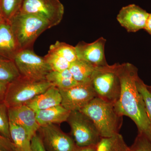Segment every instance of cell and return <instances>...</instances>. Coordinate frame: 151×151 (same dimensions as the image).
<instances>
[{
	"instance_id": "6da1fadb",
	"label": "cell",
	"mask_w": 151,
	"mask_h": 151,
	"mask_svg": "<svg viewBox=\"0 0 151 151\" xmlns=\"http://www.w3.org/2000/svg\"><path fill=\"white\" fill-rule=\"evenodd\" d=\"M115 64L121 83L120 97L114 104L116 111L121 116H128L132 119L138 132H146L151 124L137 86L139 78L138 69L129 63Z\"/></svg>"
},
{
	"instance_id": "7a4b0ae2",
	"label": "cell",
	"mask_w": 151,
	"mask_h": 151,
	"mask_svg": "<svg viewBox=\"0 0 151 151\" xmlns=\"http://www.w3.org/2000/svg\"><path fill=\"white\" fill-rule=\"evenodd\" d=\"M79 111L92 120L101 138L119 134L123 116L118 113L113 103L96 97Z\"/></svg>"
},
{
	"instance_id": "3957f363",
	"label": "cell",
	"mask_w": 151,
	"mask_h": 151,
	"mask_svg": "<svg viewBox=\"0 0 151 151\" xmlns=\"http://www.w3.org/2000/svg\"><path fill=\"white\" fill-rule=\"evenodd\" d=\"M20 50L32 49L37 37L50 28L46 21L39 17L19 12L9 21Z\"/></svg>"
},
{
	"instance_id": "277c9868",
	"label": "cell",
	"mask_w": 151,
	"mask_h": 151,
	"mask_svg": "<svg viewBox=\"0 0 151 151\" xmlns=\"http://www.w3.org/2000/svg\"><path fill=\"white\" fill-rule=\"evenodd\" d=\"M52 85L46 80L35 81L20 76L9 84L4 102L8 108L26 105Z\"/></svg>"
},
{
	"instance_id": "5b68a950",
	"label": "cell",
	"mask_w": 151,
	"mask_h": 151,
	"mask_svg": "<svg viewBox=\"0 0 151 151\" xmlns=\"http://www.w3.org/2000/svg\"><path fill=\"white\" fill-rule=\"evenodd\" d=\"M66 122L77 147L97 145L102 138L92 120L80 111H70Z\"/></svg>"
},
{
	"instance_id": "8992f818",
	"label": "cell",
	"mask_w": 151,
	"mask_h": 151,
	"mask_svg": "<svg viewBox=\"0 0 151 151\" xmlns=\"http://www.w3.org/2000/svg\"><path fill=\"white\" fill-rule=\"evenodd\" d=\"M92 84L97 97L114 104L119 100L121 83L115 64L98 68Z\"/></svg>"
},
{
	"instance_id": "52a82bcc",
	"label": "cell",
	"mask_w": 151,
	"mask_h": 151,
	"mask_svg": "<svg viewBox=\"0 0 151 151\" xmlns=\"http://www.w3.org/2000/svg\"><path fill=\"white\" fill-rule=\"evenodd\" d=\"M14 60L21 76L31 80H46L52 70L44 57L36 54L32 49L20 50Z\"/></svg>"
},
{
	"instance_id": "ba28073f",
	"label": "cell",
	"mask_w": 151,
	"mask_h": 151,
	"mask_svg": "<svg viewBox=\"0 0 151 151\" xmlns=\"http://www.w3.org/2000/svg\"><path fill=\"white\" fill-rule=\"evenodd\" d=\"M19 12L39 17L51 28L62 21L64 7L59 0H23Z\"/></svg>"
},
{
	"instance_id": "9c48e42d",
	"label": "cell",
	"mask_w": 151,
	"mask_h": 151,
	"mask_svg": "<svg viewBox=\"0 0 151 151\" xmlns=\"http://www.w3.org/2000/svg\"><path fill=\"white\" fill-rule=\"evenodd\" d=\"M59 89L62 97L61 105L70 111H80L97 97L92 82L78 83L68 89Z\"/></svg>"
},
{
	"instance_id": "30bf717a",
	"label": "cell",
	"mask_w": 151,
	"mask_h": 151,
	"mask_svg": "<svg viewBox=\"0 0 151 151\" xmlns=\"http://www.w3.org/2000/svg\"><path fill=\"white\" fill-rule=\"evenodd\" d=\"M37 134L47 151H73L76 147L73 138L56 124L41 126Z\"/></svg>"
},
{
	"instance_id": "8fae6325",
	"label": "cell",
	"mask_w": 151,
	"mask_h": 151,
	"mask_svg": "<svg viewBox=\"0 0 151 151\" xmlns=\"http://www.w3.org/2000/svg\"><path fill=\"white\" fill-rule=\"evenodd\" d=\"M106 41L101 37L92 43L79 42L75 47L78 59L84 60L96 68L108 65L105 55Z\"/></svg>"
},
{
	"instance_id": "7c38bea8",
	"label": "cell",
	"mask_w": 151,
	"mask_h": 151,
	"mask_svg": "<svg viewBox=\"0 0 151 151\" xmlns=\"http://www.w3.org/2000/svg\"><path fill=\"white\" fill-rule=\"evenodd\" d=\"M149 13L135 4H130L121 9L117 20L129 32H135L144 29Z\"/></svg>"
},
{
	"instance_id": "4fadbf2b",
	"label": "cell",
	"mask_w": 151,
	"mask_h": 151,
	"mask_svg": "<svg viewBox=\"0 0 151 151\" xmlns=\"http://www.w3.org/2000/svg\"><path fill=\"white\" fill-rule=\"evenodd\" d=\"M10 122L22 127L31 137L37 133L40 126L36 118L35 112L26 105L8 108Z\"/></svg>"
},
{
	"instance_id": "5bb4252c",
	"label": "cell",
	"mask_w": 151,
	"mask_h": 151,
	"mask_svg": "<svg viewBox=\"0 0 151 151\" xmlns=\"http://www.w3.org/2000/svg\"><path fill=\"white\" fill-rule=\"evenodd\" d=\"M20 50L10 23L4 19L0 22V55L14 60Z\"/></svg>"
},
{
	"instance_id": "9a60e30c",
	"label": "cell",
	"mask_w": 151,
	"mask_h": 151,
	"mask_svg": "<svg viewBox=\"0 0 151 151\" xmlns=\"http://www.w3.org/2000/svg\"><path fill=\"white\" fill-rule=\"evenodd\" d=\"M62 97L59 89L52 85L36 96L26 105L36 112L60 105Z\"/></svg>"
},
{
	"instance_id": "2e32d148",
	"label": "cell",
	"mask_w": 151,
	"mask_h": 151,
	"mask_svg": "<svg viewBox=\"0 0 151 151\" xmlns=\"http://www.w3.org/2000/svg\"><path fill=\"white\" fill-rule=\"evenodd\" d=\"M70 111L62 105L36 111V118L40 126L60 124L66 122Z\"/></svg>"
},
{
	"instance_id": "e0dca14e",
	"label": "cell",
	"mask_w": 151,
	"mask_h": 151,
	"mask_svg": "<svg viewBox=\"0 0 151 151\" xmlns=\"http://www.w3.org/2000/svg\"><path fill=\"white\" fill-rule=\"evenodd\" d=\"M98 69L89 63L77 59L70 63L68 69L78 84L92 82Z\"/></svg>"
},
{
	"instance_id": "ac0fdd59",
	"label": "cell",
	"mask_w": 151,
	"mask_h": 151,
	"mask_svg": "<svg viewBox=\"0 0 151 151\" xmlns=\"http://www.w3.org/2000/svg\"><path fill=\"white\" fill-rule=\"evenodd\" d=\"M9 125L11 140L16 151H31L32 137L20 126L10 121Z\"/></svg>"
},
{
	"instance_id": "d6986e66",
	"label": "cell",
	"mask_w": 151,
	"mask_h": 151,
	"mask_svg": "<svg viewBox=\"0 0 151 151\" xmlns=\"http://www.w3.org/2000/svg\"><path fill=\"white\" fill-rule=\"evenodd\" d=\"M46 80L59 89H68L78 84L68 69L61 71L52 70Z\"/></svg>"
},
{
	"instance_id": "ffe728a7",
	"label": "cell",
	"mask_w": 151,
	"mask_h": 151,
	"mask_svg": "<svg viewBox=\"0 0 151 151\" xmlns=\"http://www.w3.org/2000/svg\"><path fill=\"white\" fill-rule=\"evenodd\" d=\"M129 147L119 133L110 137L101 138L96 151H128Z\"/></svg>"
},
{
	"instance_id": "44dd1931",
	"label": "cell",
	"mask_w": 151,
	"mask_h": 151,
	"mask_svg": "<svg viewBox=\"0 0 151 151\" xmlns=\"http://www.w3.org/2000/svg\"><path fill=\"white\" fill-rule=\"evenodd\" d=\"M20 76L14 60L0 55V81L9 84Z\"/></svg>"
},
{
	"instance_id": "7402d4cb",
	"label": "cell",
	"mask_w": 151,
	"mask_h": 151,
	"mask_svg": "<svg viewBox=\"0 0 151 151\" xmlns=\"http://www.w3.org/2000/svg\"><path fill=\"white\" fill-rule=\"evenodd\" d=\"M49 50L57 53L70 63L78 59L75 47L65 42L56 41L50 45Z\"/></svg>"
},
{
	"instance_id": "603a6c76",
	"label": "cell",
	"mask_w": 151,
	"mask_h": 151,
	"mask_svg": "<svg viewBox=\"0 0 151 151\" xmlns=\"http://www.w3.org/2000/svg\"><path fill=\"white\" fill-rule=\"evenodd\" d=\"M23 0H0V10L3 18L9 21L20 10Z\"/></svg>"
},
{
	"instance_id": "cb8c5ba5",
	"label": "cell",
	"mask_w": 151,
	"mask_h": 151,
	"mask_svg": "<svg viewBox=\"0 0 151 151\" xmlns=\"http://www.w3.org/2000/svg\"><path fill=\"white\" fill-rule=\"evenodd\" d=\"M45 60L52 70L61 71L69 69L70 63L54 52L49 50L48 53L44 57Z\"/></svg>"
},
{
	"instance_id": "d4e9b609",
	"label": "cell",
	"mask_w": 151,
	"mask_h": 151,
	"mask_svg": "<svg viewBox=\"0 0 151 151\" xmlns=\"http://www.w3.org/2000/svg\"><path fill=\"white\" fill-rule=\"evenodd\" d=\"M9 126L8 108L4 101H1L0 102V135L11 141Z\"/></svg>"
},
{
	"instance_id": "484cf974",
	"label": "cell",
	"mask_w": 151,
	"mask_h": 151,
	"mask_svg": "<svg viewBox=\"0 0 151 151\" xmlns=\"http://www.w3.org/2000/svg\"><path fill=\"white\" fill-rule=\"evenodd\" d=\"M137 86L139 92L142 97L146 113L151 125V91L148 89L147 85L144 83L139 77L137 81Z\"/></svg>"
},
{
	"instance_id": "4316f807",
	"label": "cell",
	"mask_w": 151,
	"mask_h": 151,
	"mask_svg": "<svg viewBox=\"0 0 151 151\" xmlns=\"http://www.w3.org/2000/svg\"><path fill=\"white\" fill-rule=\"evenodd\" d=\"M128 151H151V143L144 132H138L137 137Z\"/></svg>"
},
{
	"instance_id": "83f0119b",
	"label": "cell",
	"mask_w": 151,
	"mask_h": 151,
	"mask_svg": "<svg viewBox=\"0 0 151 151\" xmlns=\"http://www.w3.org/2000/svg\"><path fill=\"white\" fill-rule=\"evenodd\" d=\"M31 151H47L37 133L32 139Z\"/></svg>"
},
{
	"instance_id": "f1b7e54d",
	"label": "cell",
	"mask_w": 151,
	"mask_h": 151,
	"mask_svg": "<svg viewBox=\"0 0 151 151\" xmlns=\"http://www.w3.org/2000/svg\"><path fill=\"white\" fill-rule=\"evenodd\" d=\"M0 149L4 151H16L13 143L0 135Z\"/></svg>"
},
{
	"instance_id": "f546056e",
	"label": "cell",
	"mask_w": 151,
	"mask_h": 151,
	"mask_svg": "<svg viewBox=\"0 0 151 151\" xmlns=\"http://www.w3.org/2000/svg\"><path fill=\"white\" fill-rule=\"evenodd\" d=\"M9 84L0 81V102L4 101Z\"/></svg>"
},
{
	"instance_id": "4dcf8cb0",
	"label": "cell",
	"mask_w": 151,
	"mask_h": 151,
	"mask_svg": "<svg viewBox=\"0 0 151 151\" xmlns=\"http://www.w3.org/2000/svg\"><path fill=\"white\" fill-rule=\"evenodd\" d=\"M96 148L97 145L83 147H78L76 146V147L73 151H96Z\"/></svg>"
},
{
	"instance_id": "1f68e13d",
	"label": "cell",
	"mask_w": 151,
	"mask_h": 151,
	"mask_svg": "<svg viewBox=\"0 0 151 151\" xmlns=\"http://www.w3.org/2000/svg\"><path fill=\"white\" fill-rule=\"evenodd\" d=\"M144 29L151 35V13L149 14L148 17L147 19L145 27Z\"/></svg>"
},
{
	"instance_id": "d6a6232c",
	"label": "cell",
	"mask_w": 151,
	"mask_h": 151,
	"mask_svg": "<svg viewBox=\"0 0 151 151\" xmlns=\"http://www.w3.org/2000/svg\"><path fill=\"white\" fill-rule=\"evenodd\" d=\"M144 132L151 143V125L149 127V129L146 132Z\"/></svg>"
},
{
	"instance_id": "836d02e7",
	"label": "cell",
	"mask_w": 151,
	"mask_h": 151,
	"mask_svg": "<svg viewBox=\"0 0 151 151\" xmlns=\"http://www.w3.org/2000/svg\"><path fill=\"white\" fill-rule=\"evenodd\" d=\"M4 18H3L1 12V11L0 10V22L2 21L3 19H4Z\"/></svg>"
},
{
	"instance_id": "e575fe53",
	"label": "cell",
	"mask_w": 151,
	"mask_h": 151,
	"mask_svg": "<svg viewBox=\"0 0 151 151\" xmlns=\"http://www.w3.org/2000/svg\"><path fill=\"white\" fill-rule=\"evenodd\" d=\"M147 87L148 89L150 91H151V86H148V85H147Z\"/></svg>"
},
{
	"instance_id": "d590c367",
	"label": "cell",
	"mask_w": 151,
	"mask_h": 151,
	"mask_svg": "<svg viewBox=\"0 0 151 151\" xmlns=\"http://www.w3.org/2000/svg\"><path fill=\"white\" fill-rule=\"evenodd\" d=\"M0 151H4L2 150H1V149H0Z\"/></svg>"
}]
</instances>
